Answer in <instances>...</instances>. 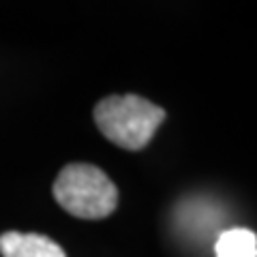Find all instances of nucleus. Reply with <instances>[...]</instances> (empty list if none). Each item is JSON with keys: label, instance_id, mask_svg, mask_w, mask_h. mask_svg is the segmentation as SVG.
<instances>
[{"label": "nucleus", "instance_id": "1", "mask_svg": "<svg viewBox=\"0 0 257 257\" xmlns=\"http://www.w3.org/2000/svg\"><path fill=\"white\" fill-rule=\"evenodd\" d=\"M165 120V109L138 94H111L94 105V122L105 138L124 150H142Z\"/></svg>", "mask_w": 257, "mask_h": 257}, {"label": "nucleus", "instance_id": "2", "mask_svg": "<svg viewBox=\"0 0 257 257\" xmlns=\"http://www.w3.org/2000/svg\"><path fill=\"white\" fill-rule=\"evenodd\" d=\"M54 197L77 219H105L118 206V189L109 176L90 163L64 165L54 180Z\"/></svg>", "mask_w": 257, "mask_h": 257}, {"label": "nucleus", "instance_id": "3", "mask_svg": "<svg viewBox=\"0 0 257 257\" xmlns=\"http://www.w3.org/2000/svg\"><path fill=\"white\" fill-rule=\"evenodd\" d=\"M0 255L3 257H67L60 244L41 234H22L5 231L0 236Z\"/></svg>", "mask_w": 257, "mask_h": 257}, {"label": "nucleus", "instance_id": "4", "mask_svg": "<svg viewBox=\"0 0 257 257\" xmlns=\"http://www.w3.org/2000/svg\"><path fill=\"white\" fill-rule=\"evenodd\" d=\"M216 257H257V236L246 227L227 229L214 242Z\"/></svg>", "mask_w": 257, "mask_h": 257}]
</instances>
